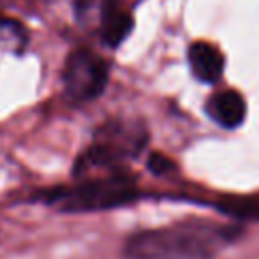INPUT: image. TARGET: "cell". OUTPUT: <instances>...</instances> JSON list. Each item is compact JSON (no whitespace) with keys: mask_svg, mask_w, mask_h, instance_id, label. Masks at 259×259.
I'll list each match as a JSON object with an SVG mask.
<instances>
[{"mask_svg":"<svg viewBox=\"0 0 259 259\" xmlns=\"http://www.w3.org/2000/svg\"><path fill=\"white\" fill-rule=\"evenodd\" d=\"M233 231L208 225H178L146 231L127 241L132 259H212Z\"/></svg>","mask_w":259,"mask_h":259,"instance_id":"1","label":"cell"},{"mask_svg":"<svg viewBox=\"0 0 259 259\" xmlns=\"http://www.w3.org/2000/svg\"><path fill=\"white\" fill-rule=\"evenodd\" d=\"M138 196L136 182L127 172H111L79 182L73 188H57L47 194L63 210H103L132 202Z\"/></svg>","mask_w":259,"mask_h":259,"instance_id":"2","label":"cell"},{"mask_svg":"<svg viewBox=\"0 0 259 259\" xmlns=\"http://www.w3.org/2000/svg\"><path fill=\"white\" fill-rule=\"evenodd\" d=\"M109 79L107 61L91 49L79 47L69 53L63 69V93L69 103H87L97 99Z\"/></svg>","mask_w":259,"mask_h":259,"instance_id":"3","label":"cell"},{"mask_svg":"<svg viewBox=\"0 0 259 259\" xmlns=\"http://www.w3.org/2000/svg\"><path fill=\"white\" fill-rule=\"evenodd\" d=\"M148 142V130L138 119H107L95 132V146L101 148L109 158L121 164L125 158H134Z\"/></svg>","mask_w":259,"mask_h":259,"instance_id":"4","label":"cell"},{"mask_svg":"<svg viewBox=\"0 0 259 259\" xmlns=\"http://www.w3.org/2000/svg\"><path fill=\"white\" fill-rule=\"evenodd\" d=\"M204 109L212 121H217L221 127H227V130L239 127L247 115V103L243 95L235 89H223L219 93H212Z\"/></svg>","mask_w":259,"mask_h":259,"instance_id":"5","label":"cell"},{"mask_svg":"<svg viewBox=\"0 0 259 259\" xmlns=\"http://www.w3.org/2000/svg\"><path fill=\"white\" fill-rule=\"evenodd\" d=\"M188 65L198 81L217 83L225 71V57L214 45L196 40L188 47Z\"/></svg>","mask_w":259,"mask_h":259,"instance_id":"6","label":"cell"},{"mask_svg":"<svg viewBox=\"0 0 259 259\" xmlns=\"http://www.w3.org/2000/svg\"><path fill=\"white\" fill-rule=\"evenodd\" d=\"M99 28H101L103 42L109 45L111 49H115L130 36L132 28H134V16H132V12L115 6V8L99 14Z\"/></svg>","mask_w":259,"mask_h":259,"instance_id":"7","label":"cell"},{"mask_svg":"<svg viewBox=\"0 0 259 259\" xmlns=\"http://www.w3.org/2000/svg\"><path fill=\"white\" fill-rule=\"evenodd\" d=\"M28 45V28L8 16H0V51L20 55Z\"/></svg>","mask_w":259,"mask_h":259,"instance_id":"8","label":"cell"},{"mask_svg":"<svg viewBox=\"0 0 259 259\" xmlns=\"http://www.w3.org/2000/svg\"><path fill=\"white\" fill-rule=\"evenodd\" d=\"M219 208L235 219H255L259 221V196H237L219 202Z\"/></svg>","mask_w":259,"mask_h":259,"instance_id":"9","label":"cell"},{"mask_svg":"<svg viewBox=\"0 0 259 259\" xmlns=\"http://www.w3.org/2000/svg\"><path fill=\"white\" fill-rule=\"evenodd\" d=\"M148 168H150L154 174H168V172H172L176 166H174V162H172L168 156H164V154H160V152H154V154H150V158H148Z\"/></svg>","mask_w":259,"mask_h":259,"instance_id":"10","label":"cell"}]
</instances>
